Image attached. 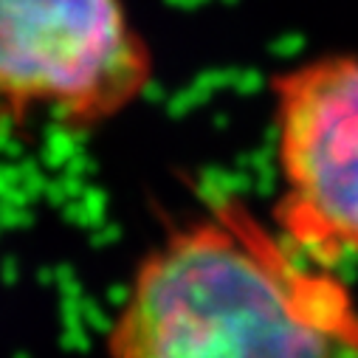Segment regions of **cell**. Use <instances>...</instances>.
Returning a JSON list of instances; mask_svg holds the SVG:
<instances>
[{
  "instance_id": "cell-1",
  "label": "cell",
  "mask_w": 358,
  "mask_h": 358,
  "mask_svg": "<svg viewBox=\"0 0 358 358\" xmlns=\"http://www.w3.org/2000/svg\"><path fill=\"white\" fill-rule=\"evenodd\" d=\"M108 358H358V305L324 265L220 201L136 268Z\"/></svg>"
},
{
  "instance_id": "cell-2",
  "label": "cell",
  "mask_w": 358,
  "mask_h": 358,
  "mask_svg": "<svg viewBox=\"0 0 358 358\" xmlns=\"http://www.w3.org/2000/svg\"><path fill=\"white\" fill-rule=\"evenodd\" d=\"M152 54L124 0H0V110L91 130L133 108Z\"/></svg>"
},
{
  "instance_id": "cell-3",
  "label": "cell",
  "mask_w": 358,
  "mask_h": 358,
  "mask_svg": "<svg viewBox=\"0 0 358 358\" xmlns=\"http://www.w3.org/2000/svg\"><path fill=\"white\" fill-rule=\"evenodd\" d=\"M277 234L330 268L358 257V57L305 59L271 82Z\"/></svg>"
}]
</instances>
